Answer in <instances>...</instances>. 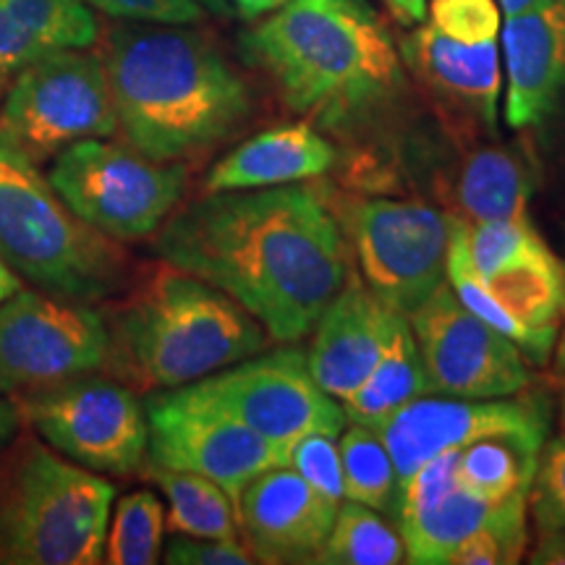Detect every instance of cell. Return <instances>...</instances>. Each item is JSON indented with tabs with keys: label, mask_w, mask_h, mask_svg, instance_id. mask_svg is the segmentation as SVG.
Wrapping results in <instances>:
<instances>
[{
	"label": "cell",
	"mask_w": 565,
	"mask_h": 565,
	"mask_svg": "<svg viewBox=\"0 0 565 565\" xmlns=\"http://www.w3.org/2000/svg\"><path fill=\"white\" fill-rule=\"evenodd\" d=\"M154 252L228 294L278 343L312 333L353 275L335 215L299 183L204 194L162 223Z\"/></svg>",
	"instance_id": "obj_1"
},
{
	"label": "cell",
	"mask_w": 565,
	"mask_h": 565,
	"mask_svg": "<svg viewBox=\"0 0 565 565\" xmlns=\"http://www.w3.org/2000/svg\"><path fill=\"white\" fill-rule=\"evenodd\" d=\"M105 74L126 145L181 162L236 134L249 87L207 34L175 24L118 21L105 32Z\"/></svg>",
	"instance_id": "obj_2"
},
{
	"label": "cell",
	"mask_w": 565,
	"mask_h": 565,
	"mask_svg": "<svg viewBox=\"0 0 565 565\" xmlns=\"http://www.w3.org/2000/svg\"><path fill=\"white\" fill-rule=\"evenodd\" d=\"M113 370L141 391H171L263 353L270 335L238 301L162 263L108 315Z\"/></svg>",
	"instance_id": "obj_3"
},
{
	"label": "cell",
	"mask_w": 565,
	"mask_h": 565,
	"mask_svg": "<svg viewBox=\"0 0 565 565\" xmlns=\"http://www.w3.org/2000/svg\"><path fill=\"white\" fill-rule=\"evenodd\" d=\"M242 51L299 113H343L383 97L398 51L362 0H291L244 32Z\"/></svg>",
	"instance_id": "obj_4"
},
{
	"label": "cell",
	"mask_w": 565,
	"mask_h": 565,
	"mask_svg": "<svg viewBox=\"0 0 565 565\" xmlns=\"http://www.w3.org/2000/svg\"><path fill=\"white\" fill-rule=\"evenodd\" d=\"M0 257L40 291L105 301L129 278L118 242L74 215L38 162L0 141Z\"/></svg>",
	"instance_id": "obj_5"
},
{
	"label": "cell",
	"mask_w": 565,
	"mask_h": 565,
	"mask_svg": "<svg viewBox=\"0 0 565 565\" xmlns=\"http://www.w3.org/2000/svg\"><path fill=\"white\" fill-rule=\"evenodd\" d=\"M116 487L32 437L0 463V563H103Z\"/></svg>",
	"instance_id": "obj_6"
},
{
	"label": "cell",
	"mask_w": 565,
	"mask_h": 565,
	"mask_svg": "<svg viewBox=\"0 0 565 565\" xmlns=\"http://www.w3.org/2000/svg\"><path fill=\"white\" fill-rule=\"evenodd\" d=\"M45 175L74 215L113 242L154 236L186 189L183 162L152 160L105 139L68 145Z\"/></svg>",
	"instance_id": "obj_7"
},
{
	"label": "cell",
	"mask_w": 565,
	"mask_h": 565,
	"mask_svg": "<svg viewBox=\"0 0 565 565\" xmlns=\"http://www.w3.org/2000/svg\"><path fill=\"white\" fill-rule=\"evenodd\" d=\"M116 131L103 55L87 47L42 55L21 71L0 100V141L38 166L74 141Z\"/></svg>",
	"instance_id": "obj_8"
},
{
	"label": "cell",
	"mask_w": 565,
	"mask_h": 565,
	"mask_svg": "<svg viewBox=\"0 0 565 565\" xmlns=\"http://www.w3.org/2000/svg\"><path fill=\"white\" fill-rule=\"evenodd\" d=\"M113 370L108 315L89 301L24 291L0 303V395Z\"/></svg>",
	"instance_id": "obj_9"
},
{
	"label": "cell",
	"mask_w": 565,
	"mask_h": 565,
	"mask_svg": "<svg viewBox=\"0 0 565 565\" xmlns=\"http://www.w3.org/2000/svg\"><path fill=\"white\" fill-rule=\"evenodd\" d=\"M19 416L63 458L95 475L129 477L147 461V408L134 387L100 372L24 393Z\"/></svg>",
	"instance_id": "obj_10"
},
{
	"label": "cell",
	"mask_w": 565,
	"mask_h": 565,
	"mask_svg": "<svg viewBox=\"0 0 565 565\" xmlns=\"http://www.w3.org/2000/svg\"><path fill=\"white\" fill-rule=\"evenodd\" d=\"M450 233V212L414 200H366L349 215L364 286L404 315H412L445 282Z\"/></svg>",
	"instance_id": "obj_11"
},
{
	"label": "cell",
	"mask_w": 565,
	"mask_h": 565,
	"mask_svg": "<svg viewBox=\"0 0 565 565\" xmlns=\"http://www.w3.org/2000/svg\"><path fill=\"white\" fill-rule=\"evenodd\" d=\"M145 408L150 427L147 463L207 477L233 500L267 469L288 466L286 450L212 406L192 385L152 393Z\"/></svg>",
	"instance_id": "obj_12"
},
{
	"label": "cell",
	"mask_w": 565,
	"mask_h": 565,
	"mask_svg": "<svg viewBox=\"0 0 565 565\" xmlns=\"http://www.w3.org/2000/svg\"><path fill=\"white\" fill-rule=\"evenodd\" d=\"M192 387L286 454L303 435H341L345 427L341 404L317 385L301 349L254 353Z\"/></svg>",
	"instance_id": "obj_13"
},
{
	"label": "cell",
	"mask_w": 565,
	"mask_h": 565,
	"mask_svg": "<svg viewBox=\"0 0 565 565\" xmlns=\"http://www.w3.org/2000/svg\"><path fill=\"white\" fill-rule=\"evenodd\" d=\"M408 317L429 393L456 398H508L532 387V364L511 338L463 307L443 282Z\"/></svg>",
	"instance_id": "obj_14"
},
{
	"label": "cell",
	"mask_w": 565,
	"mask_h": 565,
	"mask_svg": "<svg viewBox=\"0 0 565 565\" xmlns=\"http://www.w3.org/2000/svg\"><path fill=\"white\" fill-rule=\"evenodd\" d=\"M550 424L553 406L547 395L526 387L508 398H456L424 393L374 429L383 437L398 482L404 484L435 456L454 454L492 435L550 437Z\"/></svg>",
	"instance_id": "obj_15"
},
{
	"label": "cell",
	"mask_w": 565,
	"mask_h": 565,
	"mask_svg": "<svg viewBox=\"0 0 565 565\" xmlns=\"http://www.w3.org/2000/svg\"><path fill=\"white\" fill-rule=\"evenodd\" d=\"M335 511L338 505L315 492L294 469L275 466L252 479L238 494V540L254 563H317L333 529Z\"/></svg>",
	"instance_id": "obj_16"
},
{
	"label": "cell",
	"mask_w": 565,
	"mask_h": 565,
	"mask_svg": "<svg viewBox=\"0 0 565 565\" xmlns=\"http://www.w3.org/2000/svg\"><path fill=\"white\" fill-rule=\"evenodd\" d=\"M401 317L404 312L387 307L356 275H351L312 328L315 338L312 349L307 351V364L317 385L341 404L383 356Z\"/></svg>",
	"instance_id": "obj_17"
},
{
	"label": "cell",
	"mask_w": 565,
	"mask_h": 565,
	"mask_svg": "<svg viewBox=\"0 0 565 565\" xmlns=\"http://www.w3.org/2000/svg\"><path fill=\"white\" fill-rule=\"evenodd\" d=\"M494 503L477 498L456 479V450L435 456L401 484L395 519L406 563L448 565L454 550L490 519Z\"/></svg>",
	"instance_id": "obj_18"
},
{
	"label": "cell",
	"mask_w": 565,
	"mask_h": 565,
	"mask_svg": "<svg viewBox=\"0 0 565 565\" xmlns=\"http://www.w3.org/2000/svg\"><path fill=\"white\" fill-rule=\"evenodd\" d=\"M500 45L508 74V126L529 129L542 124L565 87V0L505 17Z\"/></svg>",
	"instance_id": "obj_19"
},
{
	"label": "cell",
	"mask_w": 565,
	"mask_h": 565,
	"mask_svg": "<svg viewBox=\"0 0 565 565\" xmlns=\"http://www.w3.org/2000/svg\"><path fill=\"white\" fill-rule=\"evenodd\" d=\"M487 294L511 324V341L532 366H547L553 356L563 307V259L542 236L529 242L508 263L479 275Z\"/></svg>",
	"instance_id": "obj_20"
},
{
	"label": "cell",
	"mask_w": 565,
	"mask_h": 565,
	"mask_svg": "<svg viewBox=\"0 0 565 565\" xmlns=\"http://www.w3.org/2000/svg\"><path fill=\"white\" fill-rule=\"evenodd\" d=\"M338 162V150L309 124H282L242 141L210 168L204 194L246 192L320 179Z\"/></svg>",
	"instance_id": "obj_21"
},
{
	"label": "cell",
	"mask_w": 565,
	"mask_h": 565,
	"mask_svg": "<svg viewBox=\"0 0 565 565\" xmlns=\"http://www.w3.org/2000/svg\"><path fill=\"white\" fill-rule=\"evenodd\" d=\"M404 58L429 89L477 113L490 126L494 124L503 87L500 40H456L429 21H419V26L404 40Z\"/></svg>",
	"instance_id": "obj_22"
},
{
	"label": "cell",
	"mask_w": 565,
	"mask_h": 565,
	"mask_svg": "<svg viewBox=\"0 0 565 565\" xmlns=\"http://www.w3.org/2000/svg\"><path fill=\"white\" fill-rule=\"evenodd\" d=\"M97 38L100 24L84 0H0V100L42 55L92 47Z\"/></svg>",
	"instance_id": "obj_23"
},
{
	"label": "cell",
	"mask_w": 565,
	"mask_h": 565,
	"mask_svg": "<svg viewBox=\"0 0 565 565\" xmlns=\"http://www.w3.org/2000/svg\"><path fill=\"white\" fill-rule=\"evenodd\" d=\"M534 192L526 158L508 147H484L463 160L456 175L454 204L458 221H524Z\"/></svg>",
	"instance_id": "obj_24"
},
{
	"label": "cell",
	"mask_w": 565,
	"mask_h": 565,
	"mask_svg": "<svg viewBox=\"0 0 565 565\" xmlns=\"http://www.w3.org/2000/svg\"><path fill=\"white\" fill-rule=\"evenodd\" d=\"M429 393L427 374L414 330L404 315L395 324L391 343L385 345L383 356L366 374V380L351 395L341 401L343 416L349 424H370L377 427L401 406L412 404L414 398Z\"/></svg>",
	"instance_id": "obj_25"
},
{
	"label": "cell",
	"mask_w": 565,
	"mask_h": 565,
	"mask_svg": "<svg viewBox=\"0 0 565 565\" xmlns=\"http://www.w3.org/2000/svg\"><path fill=\"white\" fill-rule=\"evenodd\" d=\"M545 443L540 435H492L466 445L456 450L458 484L487 503L529 494Z\"/></svg>",
	"instance_id": "obj_26"
},
{
	"label": "cell",
	"mask_w": 565,
	"mask_h": 565,
	"mask_svg": "<svg viewBox=\"0 0 565 565\" xmlns=\"http://www.w3.org/2000/svg\"><path fill=\"white\" fill-rule=\"evenodd\" d=\"M147 477L168 500V532L204 540H238L236 500L221 484L194 471L162 469L152 463H147Z\"/></svg>",
	"instance_id": "obj_27"
},
{
	"label": "cell",
	"mask_w": 565,
	"mask_h": 565,
	"mask_svg": "<svg viewBox=\"0 0 565 565\" xmlns=\"http://www.w3.org/2000/svg\"><path fill=\"white\" fill-rule=\"evenodd\" d=\"M322 565H401L406 563L404 536L380 511L343 500L333 529L317 555Z\"/></svg>",
	"instance_id": "obj_28"
},
{
	"label": "cell",
	"mask_w": 565,
	"mask_h": 565,
	"mask_svg": "<svg viewBox=\"0 0 565 565\" xmlns=\"http://www.w3.org/2000/svg\"><path fill=\"white\" fill-rule=\"evenodd\" d=\"M341 437L345 500L395 513L401 482L383 437L370 424H351Z\"/></svg>",
	"instance_id": "obj_29"
},
{
	"label": "cell",
	"mask_w": 565,
	"mask_h": 565,
	"mask_svg": "<svg viewBox=\"0 0 565 565\" xmlns=\"http://www.w3.org/2000/svg\"><path fill=\"white\" fill-rule=\"evenodd\" d=\"M103 561L110 565H152L162 555L166 508L150 490H139L118 500L110 513Z\"/></svg>",
	"instance_id": "obj_30"
},
{
	"label": "cell",
	"mask_w": 565,
	"mask_h": 565,
	"mask_svg": "<svg viewBox=\"0 0 565 565\" xmlns=\"http://www.w3.org/2000/svg\"><path fill=\"white\" fill-rule=\"evenodd\" d=\"M529 545V494L494 503L490 519L454 550L448 565L519 563Z\"/></svg>",
	"instance_id": "obj_31"
},
{
	"label": "cell",
	"mask_w": 565,
	"mask_h": 565,
	"mask_svg": "<svg viewBox=\"0 0 565 565\" xmlns=\"http://www.w3.org/2000/svg\"><path fill=\"white\" fill-rule=\"evenodd\" d=\"M529 513L536 532L565 529V433L542 445L529 487Z\"/></svg>",
	"instance_id": "obj_32"
},
{
	"label": "cell",
	"mask_w": 565,
	"mask_h": 565,
	"mask_svg": "<svg viewBox=\"0 0 565 565\" xmlns=\"http://www.w3.org/2000/svg\"><path fill=\"white\" fill-rule=\"evenodd\" d=\"M288 469H294L303 482L328 498L330 503L341 505L343 492V463L338 435L312 433L303 435L288 448Z\"/></svg>",
	"instance_id": "obj_33"
},
{
	"label": "cell",
	"mask_w": 565,
	"mask_h": 565,
	"mask_svg": "<svg viewBox=\"0 0 565 565\" xmlns=\"http://www.w3.org/2000/svg\"><path fill=\"white\" fill-rule=\"evenodd\" d=\"M424 21L466 42L500 40V24H503L498 0H429Z\"/></svg>",
	"instance_id": "obj_34"
},
{
	"label": "cell",
	"mask_w": 565,
	"mask_h": 565,
	"mask_svg": "<svg viewBox=\"0 0 565 565\" xmlns=\"http://www.w3.org/2000/svg\"><path fill=\"white\" fill-rule=\"evenodd\" d=\"M89 9L118 21L139 24H175L192 26L204 21V11L196 0H84Z\"/></svg>",
	"instance_id": "obj_35"
},
{
	"label": "cell",
	"mask_w": 565,
	"mask_h": 565,
	"mask_svg": "<svg viewBox=\"0 0 565 565\" xmlns=\"http://www.w3.org/2000/svg\"><path fill=\"white\" fill-rule=\"evenodd\" d=\"M162 561L168 565H252L254 557L242 540H204L173 534Z\"/></svg>",
	"instance_id": "obj_36"
},
{
	"label": "cell",
	"mask_w": 565,
	"mask_h": 565,
	"mask_svg": "<svg viewBox=\"0 0 565 565\" xmlns=\"http://www.w3.org/2000/svg\"><path fill=\"white\" fill-rule=\"evenodd\" d=\"M529 563L565 565V529H555V532H540L536 547L529 553Z\"/></svg>",
	"instance_id": "obj_37"
},
{
	"label": "cell",
	"mask_w": 565,
	"mask_h": 565,
	"mask_svg": "<svg viewBox=\"0 0 565 565\" xmlns=\"http://www.w3.org/2000/svg\"><path fill=\"white\" fill-rule=\"evenodd\" d=\"M550 380L553 385L563 387L565 385V263H563V307H561V324H557V338L553 345V356L547 362Z\"/></svg>",
	"instance_id": "obj_38"
},
{
	"label": "cell",
	"mask_w": 565,
	"mask_h": 565,
	"mask_svg": "<svg viewBox=\"0 0 565 565\" xmlns=\"http://www.w3.org/2000/svg\"><path fill=\"white\" fill-rule=\"evenodd\" d=\"M19 408H17V401H6L0 398V456L6 454V448L17 440V433H19Z\"/></svg>",
	"instance_id": "obj_39"
},
{
	"label": "cell",
	"mask_w": 565,
	"mask_h": 565,
	"mask_svg": "<svg viewBox=\"0 0 565 565\" xmlns=\"http://www.w3.org/2000/svg\"><path fill=\"white\" fill-rule=\"evenodd\" d=\"M385 3H387V9L393 11V17L406 26L419 24V21L427 19L429 0H385Z\"/></svg>",
	"instance_id": "obj_40"
},
{
	"label": "cell",
	"mask_w": 565,
	"mask_h": 565,
	"mask_svg": "<svg viewBox=\"0 0 565 565\" xmlns=\"http://www.w3.org/2000/svg\"><path fill=\"white\" fill-rule=\"evenodd\" d=\"M291 3V0H231L233 6V13H238V17L246 19V21H257L267 17V13L278 11L280 6Z\"/></svg>",
	"instance_id": "obj_41"
},
{
	"label": "cell",
	"mask_w": 565,
	"mask_h": 565,
	"mask_svg": "<svg viewBox=\"0 0 565 565\" xmlns=\"http://www.w3.org/2000/svg\"><path fill=\"white\" fill-rule=\"evenodd\" d=\"M547 3H553V0H498V9L503 17H515V13L542 9V6Z\"/></svg>",
	"instance_id": "obj_42"
},
{
	"label": "cell",
	"mask_w": 565,
	"mask_h": 565,
	"mask_svg": "<svg viewBox=\"0 0 565 565\" xmlns=\"http://www.w3.org/2000/svg\"><path fill=\"white\" fill-rule=\"evenodd\" d=\"M21 288V278L17 273L6 265V259L0 257V303H3L9 296H13Z\"/></svg>",
	"instance_id": "obj_43"
},
{
	"label": "cell",
	"mask_w": 565,
	"mask_h": 565,
	"mask_svg": "<svg viewBox=\"0 0 565 565\" xmlns=\"http://www.w3.org/2000/svg\"><path fill=\"white\" fill-rule=\"evenodd\" d=\"M204 11L212 13L217 19H231L233 17V6L231 0H196Z\"/></svg>",
	"instance_id": "obj_44"
},
{
	"label": "cell",
	"mask_w": 565,
	"mask_h": 565,
	"mask_svg": "<svg viewBox=\"0 0 565 565\" xmlns=\"http://www.w3.org/2000/svg\"><path fill=\"white\" fill-rule=\"evenodd\" d=\"M561 429L565 433V385H563V395H561Z\"/></svg>",
	"instance_id": "obj_45"
}]
</instances>
